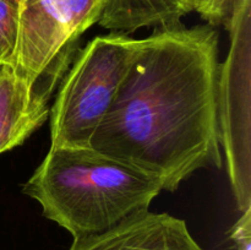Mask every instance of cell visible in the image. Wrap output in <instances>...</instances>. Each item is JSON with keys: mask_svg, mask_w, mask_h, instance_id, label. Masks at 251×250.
I'll return each instance as SVG.
<instances>
[{"mask_svg": "<svg viewBox=\"0 0 251 250\" xmlns=\"http://www.w3.org/2000/svg\"><path fill=\"white\" fill-rule=\"evenodd\" d=\"M69 250H203L184 220L150 210L125 218L105 232L74 239Z\"/></svg>", "mask_w": 251, "mask_h": 250, "instance_id": "cell-6", "label": "cell"}, {"mask_svg": "<svg viewBox=\"0 0 251 250\" xmlns=\"http://www.w3.org/2000/svg\"><path fill=\"white\" fill-rule=\"evenodd\" d=\"M43 216L74 239L110 229L146 211L161 183L92 147H50L22 186Z\"/></svg>", "mask_w": 251, "mask_h": 250, "instance_id": "cell-2", "label": "cell"}, {"mask_svg": "<svg viewBox=\"0 0 251 250\" xmlns=\"http://www.w3.org/2000/svg\"><path fill=\"white\" fill-rule=\"evenodd\" d=\"M50 97L0 65V154L26 141L49 115Z\"/></svg>", "mask_w": 251, "mask_h": 250, "instance_id": "cell-7", "label": "cell"}, {"mask_svg": "<svg viewBox=\"0 0 251 250\" xmlns=\"http://www.w3.org/2000/svg\"><path fill=\"white\" fill-rule=\"evenodd\" d=\"M250 14L251 0H238L225 26L230 31L229 55L220 65L218 120L221 145L238 208L250 205Z\"/></svg>", "mask_w": 251, "mask_h": 250, "instance_id": "cell-5", "label": "cell"}, {"mask_svg": "<svg viewBox=\"0 0 251 250\" xmlns=\"http://www.w3.org/2000/svg\"><path fill=\"white\" fill-rule=\"evenodd\" d=\"M218 32L157 27L137 39L114 102L90 147L176 191L196 171L222 167Z\"/></svg>", "mask_w": 251, "mask_h": 250, "instance_id": "cell-1", "label": "cell"}, {"mask_svg": "<svg viewBox=\"0 0 251 250\" xmlns=\"http://www.w3.org/2000/svg\"><path fill=\"white\" fill-rule=\"evenodd\" d=\"M19 6L9 0H0V65L11 58L17 33Z\"/></svg>", "mask_w": 251, "mask_h": 250, "instance_id": "cell-9", "label": "cell"}, {"mask_svg": "<svg viewBox=\"0 0 251 250\" xmlns=\"http://www.w3.org/2000/svg\"><path fill=\"white\" fill-rule=\"evenodd\" d=\"M189 0H107L98 24L105 29L130 34L142 27H169L190 14Z\"/></svg>", "mask_w": 251, "mask_h": 250, "instance_id": "cell-8", "label": "cell"}, {"mask_svg": "<svg viewBox=\"0 0 251 250\" xmlns=\"http://www.w3.org/2000/svg\"><path fill=\"white\" fill-rule=\"evenodd\" d=\"M230 239L237 250H251V208L242 212V217L234 223Z\"/></svg>", "mask_w": 251, "mask_h": 250, "instance_id": "cell-11", "label": "cell"}, {"mask_svg": "<svg viewBox=\"0 0 251 250\" xmlns=\"http://www.w3.org/2000/svg\"><path fill=\"white\" fill-rule=\"evenodd\" d=\"M237 0H189L191 11H195L207 22L216 27L226 25Z\"/></svg>", "mask_w": 251, "mask_h": 250, "instance_id": "cell-10", "label": "cell"}, {"mask_svg": "<svg viewBox=\"0 0 251 250\" xmlns=\"http://www.w3.org/2000/svg\"><path fill=\"white\" fill-rule=\"evenodd\" d=\"M107 0H25L6 65L32 88L51 96L78 51L81 36L98 24Z\"/></svg>", "mask_w": 251, "mask_h": 250, "instance_id": "cell-4", "label": "cell"}, {"mask_svg": "<svg viewBox=\"0 0 251 250\" xmlns=\"http://www.w3.org/2000/svg\"><path fill=\"white\" fill-rule=\"evenodd\" d=\"M136 42L129 34L110 32L78 49L49 108L50 147H90L117 97Z\"/></svg>", "mask_w": 251, "mask_h": 250, "instance_id": "cell-3", "label": "cell"}, {"mask_svg": "<svg viewBox=\"0 0 251 250\" xmlns=\"http://www.w3.org/2000/svg\"><path fill=\"white\" fill-rule=\"evenodd\" d=\"M9 1H11V2H14V4H16L17 6H19L20 4H21V2H24L25 0H9Z\"/></svg>", "mask_w": 251, "mask_h": 250, "instance_id": "cell-12", "label": "cell"}]
</instances>
